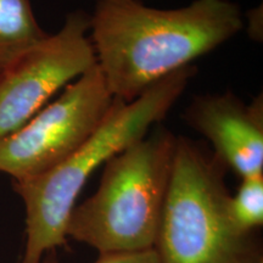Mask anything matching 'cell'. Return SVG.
<instances>
[{
	"label": "cell",
	"instance_id": "1",
	"mask_svg": "<svg viewBox=\"0 0 263 263\" xmlns=\"http://www.w3.org/2000/svg\"><path fill=\"white\" fill-rule=\"evenodd\" d=\"M90 27L108 89L129 103L234 37L242 16L227 0H196L176 10L147 8L137 0H99Z\"/></svg>",
	"mask_w": 263,
	"mask_h": 263
},
{
	"label": "cell",
	"instance_id": "2",
	"mask_svg": "<svg viewBox=\"0 0 263 263\" xmlns=\"http://www.w3.org/2000/svg\"><path fill=\"white\" fill-rule=\"evenodd\" d=\"M195 71L188 66L174 72L129 103L115 98L104 122L76 153L47 172L14 180V190L26 207L21 263H42L48 252L66 245L68 219L89 177L163 120Z\"/></svg>",
	"mask_w": 263,
	"mask_h": 263
},
{
	"label": "cell",
	"instance_id": "3",
	"mask_svg": "<svg viewBox=\"0 0 263 263\" xmlns=\"http://www.w3.org/2000/svg\"><path fill=\"white\" fill-rule=\"evenodd\" d=\"M176 141L157 128L108 159L94 195L72 210L67 238L99 254L155 248Z\"/></svg>",
	"mask_w": 263,
	"mask_h": 263
},
{
	"label": "cell",
	"instance_id": "4",
	"mask_svg": "<svg viewBox=\"0 0 263 263\" xmlns=\"http://www.w3.org/2000/svg\"><path fill=\"white\" fill-rule=\"evenodd\" d=\"M227 167L195 141L177 138L155 242L161 263H262L254 236L229 212Z\"/></svg>",
	"mask_w": 263,
	"mask_h": 263
},
{
	"label": "cell",
	"instance_id": "5",
	"mask_svg": "<svg viewBox=\"0 0 263 263\" xmlns=\"http://www.w3.org/2000/svg\"><path fill=\"white\" fill-rule=\"evenodd\" d=\"M114 99L94 65L25 126L0 139V172L20 180L62 162L99 129Z\"/></svg>",
	"mask_w": 263,
	"mask_h": 263
},
{
	"label": "cell",
	"instance_id": "6",
	"mask_svg": "<svg viewBox=\"0 0 263 263\" xmlns=\"http://www.w3.org/2000/svg\"><path fill=\"white\" fill-rule=\"evenodd\" d=\"M89 28V16L73 12L58 33L0 71V139L25 126L52 95L97 65Z\"/></svg>",
	"mask_w": 263,
	"mask_h": 263
},
{
	"label": "cell",
	"instance_id": "7",
	"mask_svg": "<svg viewBox=\"0 0 263 263\" xmlns=\"http://www.w3.org/2000/svg\"><path fill=\"white\" fill-rule=\"evenodd\" d=\"M189 126L205 136L215 155L242 178L263 174V101L251 104L234 94L197 98L186 111Z\"/></svg>",
	"mask_w": 263,
	"mask_h": 263
},
{
	"label": "cell",
	"instance_id": "8",
	"mask_svg": "<svg viewBox=\"0 0 263 263\" xmlns=\"http://www.w3.org/2000/svg\"><path fill=\"white\" fill-rule=\"evenodd\" d=\"M47 35L31 0H0V71Z\"/></svg>",
	"mask_w": 263,
	"mask_h": 263
},
{
	"label": "cell",
	"instance_id": "9",
	"mask_svg": "<svg viewBox=\"0 0 263 263\" xmlns=\"http://www.w3.org/2000/svg\"><path fill=\"white\" fill-rule=\"evenodd\" d=\"M229 212L235 226L244 233L263 224V174L242 178L235 195H230Z\"/></svg>",
	"mask_w": 263,
	"mask_h": 263
},
{
	"label": "cell",
	"instance_id": "10",
	"mask_svg": "<svg viewBox=\"0 0 263 263\" xmlns=\"http://www.w3.org/2000/svg\"><path fill=\"white\" fill-rule=\"evenodd\" d=\"M93 263H161V259L155 249H147L140 251L99 254L98 259Z\"/></svg>",
	"mask_w": 263,
	"mask_h": 263
},
{
	"label": "cell",
	"instance_id": "11",
	"mask_svg": "<svg viewBox=\"0 0 263 263\" xmlns=\"http://www.w3.org/2000/svg\"><path fill=\"white\" fill-rule=\"evenodd\" d=\"M42 263H60L59 262L57 250H52V251L48 252V254L44 256V258H43Z\"/></svg>",
	"mask_w": 263,
	"mask_h": 263
},
{
	"label": "cell",
	"instance_id": "12",
	"mask_svg": "<svg viewBox=\"0 0 263 263\" xmlns=\"http://www.w3.org/2000/svg\"><path fill=\"white\" fill-rule=\"evenodd\" d=\"M262 263H263V262H262Z\"/></svg>",
	"mask_w": 263,
	"mask_h": 263
}]
</instances>
